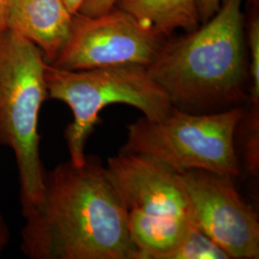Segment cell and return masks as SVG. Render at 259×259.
<instances>
[{
  "mask_svg": "<svg viewBox=\"0 0 259 259\" xmlns=\"http://www.w3.org/2000/svg\"><path fill=\"white\" fill-rule=\"evenodd\" d=\"M24 219L20 248L30 258H136L126 209L96 157L46 171L42 201Z\"/></svg>",
  "mask_w": 259,
  "mask_h": 259,
  "instance_id": "cell-1",
  "label": "cell"
},
{
  "mask_svg": "<svg viewBox=\"0 0 259 259\" xmlns=\"http://www.w3.org/2000/svg\"><path fill=\"white\" fill-rule=\"evenodd\" d=\"M243 0H226L202 27L167 37L146 67L183 111L240 107L247 100L248 63Z\"/></svg>",
  "mask_w": 259,
  "mask_h": 259,
  "instance_id": "cell-2",
  "label": "cell"
},
{
  "mask_svg": "<svg viewBox=\"0 0 259 259\" xmlns=\"http://www.w3.org/2000/svg\"><path fill=\"white\" fill-rule=\"evenodd\" d=\"M41 50L18 33H0V145L12 149L19 170L23 218L44 197L46 170L40 158L39 112L48 98Z\"/></svg>",
  "mask_w": 259,
  "mask_h": 259,
  "instance_id": "cell-3",
  "label": "cell"
},
{
  "mask_svg": "<svg viewBox=\"0 0 259 259\" xmlns=\"http://www.w3.org/2000/svg\"><path fill=\"white\" fill-rule=\"evenodd\" d=\"M46 83L48 98L65 103L73 113L65 137L69 160L76 165L84 163L87 141L99 122V112L108 105L127 104L151 121L165 118L174 108L142 65L66 70L47 63Z\"/></svg>",
  "mask_w": 259,
  "mask_h": 259,
  "instance_id": "cell-4",
  "label": "cell"
},
{
  "mask_svg": "<svg viewBox=\"0 0 259 259\" xmlns=\"http://www.w3.org/2000/svg\"><path fill=\"white\" fill-rule=\"evenodd\" d=\"M243 117L240 107L203 114L174 107L161 120L142 117L129 125L122 151L153 157L177 173L201 169L233 178L240 173L234 137Z\"/></svg>",
  "mask_w": 259,
  "mask_h": 259,
  "instance_id": "cell-5",
  "label": "cell"
},
{
  "mask_svg": "<svg viewBox=\"0 0 259 259\" xmlns=\"http://www.w3.org/2000/svg\"><path fill=\"white\" fill-rule=\"evenodd\" d=\"M166 38L115 5L95 16L76 13L65 47L49 65L66 70L129 65L147 67Z\"/></svg>",
  "mask_w": 259,
  "mask_h": 259,
  "instance_id": "cell-6",
  "label": "cell"
},
{
  "mask_svg": "<svg viewBox=\"0 0 259 259\" xmlns=\"http://www.w3.org/2000/svg\"><path fill=\"white\" fill-rule=\"evenodd\" d=\"M179 176L187 197L190 222L231 258H258V218L238 193L232 177L201 169Z\"/></svg>",
  "mask_w": 259,
  "mask_h": 259,
  "instance_id": "cell-7",
  "label": "cell"
},
{
  "mask_svg": "<svg viewBox=\"0 0 259 259\" xmlns=\"http://www.w3.org/2000/svg\"><path fill=\"white\" fill-rule=\"evenodd\" d=\"M106 173L126 213L158 220L190 221L179 173L153 157L121 151L108 160Z\"/></svg>",
  "mask_w": 259,
  "mask_h": 259,
  "instance_id": "cell-8",
  "label": "cell"
},
{
  "mask_svg": "<svg viewBox=\"0 0 259 259\" xmlns=\"http://www.w3.org/2000/svg\"><path fill=\"white\" fill-rule=\"evenodd\" d=\"M72 16L64 0H12L7 29L36 45L51 64L69 37Z\"/></svg>",
  "mask_w": 259,
  "mask_h": 259,
  "instance_id": "cell-9",
  "label": "cell"
},
{
  "mask_svg": "<svg viewBox=\"0 0 259 259\" xmlns=\"http://www.w3.org/2000/svg\"><path fill=\"white\" fill-rule=\"evenodd\" d=\"M114 5L165 37L177 29L192 32L201 24L197 0H116Z\"/></svg>",
  "mask_w": 259,
  "mask_h": 259,
  "instance_id": "cell-10",
  "label": "cell"
},
{
  "mask_svg": "<svg viewBox=\"0 0 259 259\" xmlns=\"http://www.w3.org/2000/svg\"><path fill=\"white\" fill-rule=\"evenodd\" d=\"M164 259H231L222 248L191 223L184 238Z\"/></svg>",
  "mask_w": 259,
  "mask_h": 259,
  "instance_id": "cell-11",
  "label": "cell"
},
{
  "mask_svg": "<svg viewBox=\"0 0 259 259\" xmlns=\"http://www.w3.org/2000/svg\"><path fill=\"white\" fill-rule=\"evenodd\" d=\"M247 26V45L250 48V100L252 111H259V15L258 6H250Z\"/></svg>",
  "mask_w": 259,
  "mask_h": 259,
  "instance_id": "cell-12",
  "label": "cell"
},
{
  "mask_svg": "<svg viewBox=\"0 0 259 259\" xmlns=\"http://www.w3.org/2000/svg\"><path fill=\"white\" fill-rule=\"evenodd\" d=\"M116 0H84L78 13L85 16L102 14L114 6Z\"/></svg>",
  "mask_w": 259,
  "mask_h": 259,
  "instance_id": "cell-13",
  "label": "cell"
},
{
  "mask_svg": "<svg viewBox=\"0 0 259 259\" xmlns=\"http://www.w3.org/2000/svg\"><path fill=\"white\" fill-rule=\"evenodd\" d=\"M225 1L226 0H197L201 24H204L211 19L220 10Z\"/></svg>",
  "mask_w": 259,
  "mask_h": 259,
  "instance_id": "cell-14",
  "label": "cell"
},
{
  "mask_svg": "<svg viewBox=\"0 0 259 259\" xmlns=\"http://www.w3.org/2000/svg\"><path fill=\"white\" fill-rule=\"evenodd\" d=\"M10 236H11V233H10L9 227L5 221L4 217L0 215V254L8 246Z\"/></svg>",
  "mask_w": 259,
  "mask_h": 259,
  "instance_id": "cell-15",
  "label": "cell"
},
{
  "mask_svg": "<svg viewBox=\"0 0 259 259\" xmlns=\"http://www.w3.org/2000/svg\"><path fill=\"white\" fill-rule=\"evenodd\" d=\"M11 2L12 0H0V33L7 29Z\"/></svg>",
  "mask_w": 259,
  "mask_h": 259,
  "instance_id": "cell-16",
  "label": "cell"
},
{
  "mask_svg": "<svg viewBox=\"0 0 259 259\" xmlns=\"http://www.w3.org/2000/svg\"><path fill=\"white\" fill-rule=\"evenodd\" d=\"M83 1L84 0H64L65 6L67 7V9L72 15H74L79 11Z\"/></svg>",
  "mask_w": 259,
  "mask_h": 259,
  "instance_id": "cell-17",
  "label": "cell"
}]
</instances>
